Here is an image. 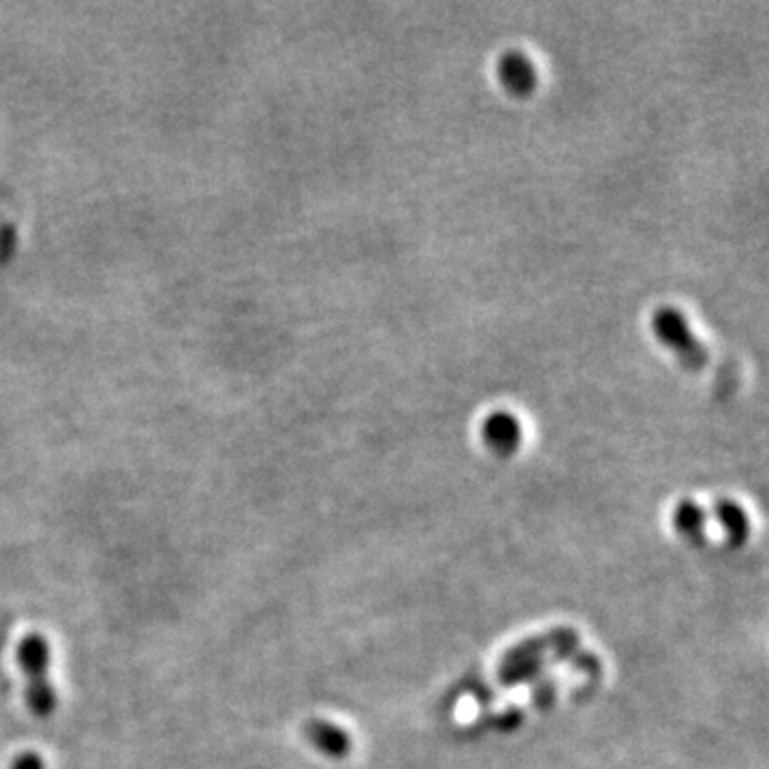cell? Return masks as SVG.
Masks as SVG:
<instances>
[{"mask_svg":"<svg viewBox=\"0 0 769 769\" xmlns=\"http://www.w3.org/2000/svg\"><path fill=\"white\" fill-rule=\"evenodd\" d=\"M652 332L665 345L677 361L688 370H704L708 365L710 351L690 327L688 316L673 307L659 308L652 316Z\"/></svg>","mask_w":769,"mask_h":769,"instance_id":"6da1fadb","label":"cell"},{"mask_svg":"<svg viewBox=\"0 0 769 769\" xmlns=\"http://www.w3.org/2000/svg\"><path fill=\"white\" fill-rule=\"evenodd\" d=\"M20 663L28 677V706L33 714L46 718L56 710V690L50 682V648L39 635L20 644Z\"/></svg>","mask_w":769,"mask_h":769,"instance_id":"7a4b0ae2","label":"cell"},{"mask_svg":"<svg viewBox=\"0 0 769 769\" xmlns=\"http://www.w3.org/2000/svg\"><path fill=\"white\" fill-rule=\"evenodd\" d=\"M498 80L513 97H528L539 86V69L524 51H507L498 60Z\"/></svg>","mask_w":769,"mask_h":769,"instance_id":"3957f363","label":"cell"},{"mask_svg":"<svg viewBox=\"0 0 769 769\" xmlns=\"http://www.w3.org/2000/svg\"><path fill=\"white\" fill-rule=\"evenodd\" d=\"M481 434H483L485 445L492 452H496L501 456H512V454L517 452V447L521 443L524 430H521L519 419L513 412L496 410V412L485 417Z\"/></svg>","mask_w":769,"mask_h":769,"instance_id":"277c9868","label":"cell"},{"mask_svg":"<svg viewBox=\"0 0 769 769\" xmlns=\"http://www.w3.org/2000/svg\"><path fill=\"white\" fill-rule=\"evenodd\" d=\"M308 740L327 757H345L349 750V735L327 722V720H312L307 726Z\"/></svg>","mask_w":769,"mask_h":769,"instance_id":"5b68a950","label":"cell"},{"mask_svg":"<svg viewBox=\"0 0 769 769\" xmlns=\"http://www.w3.org/2000/svg\"><path fill=\"white\" fill-rule=\"evenodd\" d=\"M718 519L724 526V530L733 537V539H744L746 530H748V517L744 509L735 503H720L717 507Z\"/></svg>","mask_w":769,"mask_h":769,"instance_id":"8992f818","label":"cell"},{"mask_svg":"<svg viewBox=\"0 0 769 769\" xmlns=\"http://www.w3.org/2000/svg\"><path fill=\"white\" fill-rule=\"evenodd\" d=\"M706 524V513L695 503H682L675 512V526L684 534H699Z\"/></svg>","mask_w":769,"mask_h":769,"instance_id":"52a82bcc","label":"cell"},{"mask_svg":"<svg viewBox=\"0 0 769 769\" xmlns=\"http://www.w3.org/2000/svg\"><path fill=\"white\" fill-rule=\"evenodd\" d=\"M11 769H44V761H41L37 755L26 753V755H20V757L13 761Z\"/></svg>","mask_w":769,"mask_h":769,"instance_id":"ba28073f","label":"cell"}]
</instances>
